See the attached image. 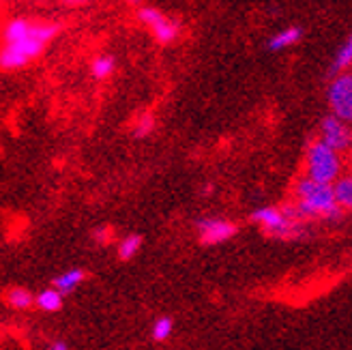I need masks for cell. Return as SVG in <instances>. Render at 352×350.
<instances>
[{
    "mask_svg": "<svg viewBox=\"0 0 352 350\" xmlns=\"http://www.w3.org/2000/svg\"><path fill=\"white\" fill-rule=\"evenodd\" d=\"M82 279H84V271H80V269L65 271L63 275H58L54 279V288L60 290L63 294H69V292H74L82 284Z\"/></svg>",
    "mask_w": 352,
    "mask_h": 350,
    "instance_id": "obj_13",
    "label": "cell"
},
{
    "mask_svg": "<svg viewBox=\"0 0 352 350\" xmlns=\"http://www.w3.org/2000/svg\"><path fill=\"white\" fill-rule=\"evenodd\" d=\"M320 140H324V142L336 151L346 153L352 144V125L331 112L320 122Z\"/></svg>",
    "mask_w": 352,
    "mask_h": 350,
    "instance_id": "obj_6",
    "label": "cell"
},
{
    "mask_svg": "<svg viewBox=\"0 0 352 350\" xmlns=\"http://www.w3.org/2000/svg\"><path fill=\"white\" fill-rule=\"evenodd\" d=\"M327 99L331 112L352 125V69H346V72L333 76L327 91Z\"/></svg>",
    "mask_w": 352,
    "mask_h": 350,
    "instance_id": "obj_5",
    "label": "cell"
},
{
    "mask_svg": "<svg viewBox=\"0 0 352 350\" xmlns=\"http://www.w3.org/2000/svg\"><path fill=\"white\" fill-rule=\"evenodd\" d=\"M346 69H352V32H350V37L344 41V45L338 50L336 58H333V63H331V76L346 72Z\"/></svg>",
    "mask_w": 352,
    "mask_h": 350,
    "instance_id": "obj_11",
    "label": "cell"
},
{
    "mask_svg": "<svg viewBox=\"0 0 352 350\" xmlns=\"http://www.w3.org/2000/svg\"><path fill=\"white\" fill-rule=\"evenodd\" d=\"M336 187V196H338V202L344 211H350L352 213V174H342V177L333 183Z\"/></svg>",
    "mask_w": 352,
    "mask_h": 350,
    "instance_id": "obj_10",
    "label": "cell"
},
{
    "mask_svg": "<svg viewBox=\"0 0 352 350\" xmlns=\"http://www.w3.org/2000/svg\"><path fill=\"white\" fill-rule=\"evenodd\" d=\"M342 153L329 146L324 140H314L305 155V174L322 183H336L342 177Z\"/></svg>",
    "mask_w": 352,
    "mask_h": 350,
    "instance_id": "obj_4",
    "label": "cell"
},
{
    "mask_svg": "<svg viewBox=\"0 0 352 350\" xmlns=\"http://www.w3.org/2000/svg\"><path fill=\"white\" fill-rule=\"evenodd\" d=\"M301 34H303V30L298 28V26H288V28H284V30H279V32L273 34V37L267 41V50L269 52H281V50H286V47L294 45L298 39H301Z\"/></svg>",
    "mask_w": 352,
    "mask_h": 350,
    "instance_id": "obj_9",
    "label": "cell"
},
{
    "mask_svg": "<svg viewBox=\"0 0 352 350\" xmlns=\"http://www.w3.org/2000/svg\"><path fill=\"white\" fill-rule=\"evenodd\" d=\"M172 333V320L168 316H162L153 325V340L155 342H166Z\"/></svg>",
    "mask_w": 352,
    "mask_h": 350,
    "instance_id": "obj_17",
    "label": "cell"
},
{
    "mask_svg": "<svg viewBox=\"0 0 352 350\" xmlns=\"http://www.w3.org/2000/svg\"><path fill=\"white\" fill-rule=\"evenodd\" d=\"M58 32L56 24L50 22H30V20H11L5 26V45L0 54L3 69H20L28 65L32 58H37L47 41Z\"/></svg>",
    "mask_w": 352,
    "mask_h": 350,
    "instance_id": "obj_1",
    "label": "cell"
},
{
    "mask_svg": "<svg viewBox=\"0 0 352 350\" xmlns=\"http://www.w3.org/2000/svg\"><path fill=\"white\" fill-rule=\"evenodd\" d=\"M196 230L202 245H219L236 234V226L232 221L217 219V217H206L196 223Z\"/></svg>",
    "mask_w": 352,
    "mask_h": 350,
    "instance_id": "obj_8",
    "label": "cell"
},
{
    "mask_svg": "<svg viewBox=\"0 0 352 350\" xmlns=\"http://www.w3.org/2000/svg\"><path fill=\"white\" fill-rule=\"evenodd\" d=\"M138 15H140V22L151 28V32L155 34V39L160 43H170L176 39V34H179V24L168 20L162 11H157L153 7H144V9H140Z\"/></svg>",
    "mask_w": 352,
    "mask_h": 350,
    "instance_id": "obj_7",
    "label": "cell"
},
{
    "mask_svg": "<svg viewBox=\"0 0 352 350\" xmlns=\"http://www.w3.org/2000/svg\"><path fill=\"white\" fill-rule=\"evenodd\" d=\"M7 303L13 307V309H28L34 299H32V294L24 288H13L7 292Z\"/></svg>",
    "mask_w": 352,
    "mask_h": 350,
    "instance_id": "obj_14",
    "label": "cell"
},
{
    "mask_svg": "<svg viewBox=\"0 0 352 350\" xmlns=\"http://www.w3.org/2000/svg\"><path fill=\"white\" fill-rule=\"evenodd\" d=\"M131 3H133V0H131Z\"/></svg>",
    "mask_w": 352,
    "mask_h": 350,
    "instance_id": "obj_23",
    "label": "cell"
},
{
    "mask_svg": "<svg viewBox=\"0 0 352 350\" xmlns=\"http://www.w3.org/2000/svg\"><path fill=\"white\" fill-rule=\"evenodd\" d=\"M252 221L260 226L264 234L277 241H298L305 237L307 221L298 215V208L292 202L281 206H264L252 213Z\"/></svg>",
    "mask_w": 352,
    "mask_h": 350,
    "instance_id": "obj_3",
    "label": "cell"
},
{
    "mask_svg": "<svg viewBox=\"0 0 352 350\" xmlns=\"http://www.w3.org/2000/svg\"><path fill=\"white\" fill-rule=\"evenodd\" d=\"M50 348H52V350H67L69 346H67L65 342H52V344H50Z\"/></svg>",
    "mask_w": 352,
    "mask_h": 350,
    "instance_id": "obj_20",
    "label": "cell"
},
{
    "mask_svg": "<svg viewBox=\"0 0 352 350\" xmlns=\"http://www.w3.org/2000/svg\"><path fill=\"white\" fill-rule=\"evenodd\" d=\"M294 204L298 208V215L305 221H338L344 213L333 183L316 181L307 174L294 185Z\"/></svg>",
    "mask_w": 352,
    "mask_h": 350,
    "instance_id": "obj_2",
    "label": "cell"
},
{
    "mask_svg": "<svg viewBox=\"0 0 352 350\" xmlns=\"http://www.w3.org/2000/svg\"><path fill=\"white\" fill-rule=\"evenodd\" d=\"M67 5H84V3H88V0H65Z\"/></svg>",
    "mask_w": 352,
    "mask_h": 350,
    "instance_id": "obj_21",
    "label": "cell"
},
{
    "mask_svg": "<svg viewBox=\"0 0 352 350\" xmlns=\"http://www.w3.org/2000/svg\"><path fill=\"white\" fill-rule=\"evenodd\" d=\"M346 155H348V164L352 166V144H350V149L346 151Z\"/></svg>",
    "mask_w": 352,
    "mask_h": 350,
    "instance_id": "obj_22",
    "label": "cell"
},
{
    "mask_svg": "<svg viewBox=\"0 0 352 350\" xmlns=\"http://www.w3.org/2000/svg\"><path fill=\"white\" fill-rule=\"evenodd\" d=\"M63 292L56 290L54 286H52L50 290H43L41 294H37V299H34V305H37L39 309L43 311H58L60 305H63Z\"/></svg>",
    "mask_w": 352,
    "mask_h": 350,
    "instance_id": "obj_12",
    "label": "cell"
},
{
    "mask_svg": "<svg viewBox=\"0 0 352 350\" xmlns=\"http://www.w3.org/2000/svg\"><path fill=\"white\" fill-rule=\"evenodd\" d=\"M153 127H155L153 116H151V114H142V116L138 118L135 127H133V135H135V138H144V135H148V133L153 131Z\"/></svg>",
    "mask_w": 352,
    "mask_h": 350,
    "instance_id": "obj_18",
    "label": "cell"
},
{
    "mask_svg": "<svg viewBox=\"0 0 352 350\" xmlns=\"http://www.w3.org/2000/svg\"><path fill=\"white\" fill-rule=\"evenodd\" d=\"M140 245H142V237L140 234H129L125 237L120 243H118V258L120 260H131L138 250H140Z\"/></svg>",
    "mask_w": 352,
    "mask_h": 350,
    "instance_id": "obj_15",
    "label": "cell"
},
{
    "mask_svg": "<svg viewBox=\"0 0 352 350\" xmlns=\"http://www.w3.org/2000/svg\"><path fill=\"white\" fill-rule=\"evenodd\" d=\"M93 239L99 243V245H105V243H110V239H112V230L110 228H97L95 232H93Z\"/></svg>",
    "mask_w": 352,
    "mask_h": 350,
    "instance_id": "obj_19",
    "label": "cell"
},
{
    "mask_svg": "<svg viewBox=\"0 0 352 350\" xmlns=\"http://www.w3.org/2000/svg\"><path fill=\"white\" fill-rule=\"evenodd\" d=\"M114 72V58L112 56H97L91 65V74L97 80H105L110 78Z\"/></svg>",
    "mask_w": 352,
    "mask_h": 350,
    "instance_id": "obj_16",
    "label": "cell"
}]
</instances>
